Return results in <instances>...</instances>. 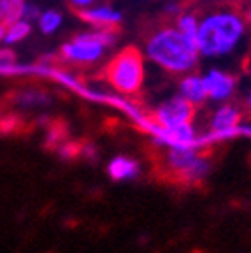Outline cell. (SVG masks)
I'll use <instances>...</instances> for the list:
<instances>
[{"label": "cell", "mask_w": 251, "mask_h": 253, "mask_svg": "<svg viewBox=\"0 0 251 253\" xmlns=\"http://www.w3.org/2000/svg\"><path fill=\"white\" fill-rule=\"evenodd\" d=\"M32 32V23L27 20H16L12 21L11 25H7L5 27V32H4V42L5 44H18L21 42V41H25L28 36H30Z\"/></svg>", "instance_id": "9a60e30c"}, {"label": "cell", "mask_w": 251, "mask_h": 253, "mask_svg": "<svg viewBox=\"0 0 251 253\" xmlns=\"http://www.w3.org/2000/svg\"><path fill=\"white\" fill-rule=\"evenodd\" d=\"M14 102L23 109H42L51 104V97L42 90H25L16 95Z\"/></svg>", "instance_id": "4fadbf2b"}, {"label": "cell", "mask_w": 251, "mask_h": 253, "mask_svg": "<svg viewBox=\"0 0 251 253\" xmlns=\"http://www.w3.org/2000/svg\"><path fill=\"white\" fill-rule=\"evenodd\" d=\"M197 115V107L192 106L186 99H183L179 93L172 95L169 99L162 100L151 113L153 125L160 128H172V126L193 123Z\"/></svg>", "instance_id": "8992f818"}, {"label": "cell", "mask_w": 251, "mask_h": 253, "mask_svg": "<svg viewBox=\"0 0 251 253\" xmlns=\"http://www.w3.org/2000/svg\"><path fill=\"white\" fill-rule=\"evenodd\" d=\"M39 14H41V9L37 7L36 4H32V2H25V7H23V20H27V21H37V18H39Z\"/></svg>", "instance_id": "ac0fdd59"}, {"label": "cell", "mask_w": 251, "mask_h": 253, "mask_svg": "<svg viewBox=\"0 0 251 253\" xmlns=\"http://www.w3.org/2000/svg\"><path fill=\"white\" fill-rule=\"evenodd\" d=\"M250 37L251 28L243 11L232 5H221L199 18L195 41L200 58L221 60L239 55Z\"/></svg>", "instance_id": "6da1fadb"}, {"label": "cell", "mask_w": 251, "mask_h": 253, "mask_svg": "<svg viewBox=\"0 0 251 253\" xmlns=\"http://www.w3.org/2000/svg\"><path fill=\"white\" fill-rule=\"evenodd\" d=\"M174 27L183 32L185 36L195 39L197 28H199V14L193 11H183L179 16L174 18Z\"/></svg>", "instance_id": "e0dca14e"}, {"label": "cell", "mask_w": 251, "mask_h": 253, "mask_svg": "<svg viewBox=\"0 0 251 253\" xmlns=\"http://www.w3.org/2000/svg\"><path fill=\"white\" fill-rule=\"evenodd\" d=\"M4 32H5V27L4 25H0V44L4 42Z\"/></svg>", "instance_id": "603a6c76"}, {"label": "cell", "mask_w": 251, "mask_h": 253, "mask_svg": "<svg viewBox=\"0 0 251 253\" xmlns=\"http://www.w3.org/2000/svg\"><path fill=\"white\" fill-rule=\"evenodd\" d=\"M142 55L170 76H183L197 71L200 62L197 41L185 36L174 23L160 25L146 36Z\"/></svg>", "instance_id": "7a4b0ae2"}, {"label": "cell", "mask_w": 251, "mask_h": 253, "mask_svg": "<svg viewBox=\"0 0 251 253\" xmlns=\"http://www.w3.org/2000/svg\"><path fill=\"white\" fill-rule=\"evenodd\" d=\"M243 111L246 113V115L251 116V88L248 90L246 97H244V100H243Z\"/></svg>", "instance_id": "44dd1931"}, {"label": "cell", "mask_w": 251, "mask_h": 253, "mask_svg": "<svg viewBox=\"0 0 251 253\" xmlns=\"http://www.w3.org/2000/svg\"><path fill=\"white\" fill-rule=\"evenodd\" d=\"M106 172L114 183H130L141 176L142 169L139 160L128 157V155H116L109 160Z\"/></svg>", "instance_id": "7c38bea8"}, {"label": "cell", "mask_w": 251, "mask_h": 253, "mask_svg": "<svg viewBox=\"0 0 251 253\" xmlns=\"http://www.w3.org/2000/svg\"><path fill=\"white\" fill-rule=\"evenodd\" d=\"M63 25V14L58 9H44L37 18V27L44 36H53Z\"/></svg>", "instance_id": "5bb4252c"}, {"label": "cell", "mask_w": 251, "mask_h": 253, "mask_svg": "<svg viewBox=\"0 0 251 253\" xmlns=\"http://www.w3.org/2000/svg\"><path fill=\"white\" fill-rule=\"evenodd\" d=\"M246 2H251V0H246Z\"/></svg>", "instance_id": "cb8c5ba5"}, {"label": "cell", "mask_w": 251, "mask_h": 253, "mask_svg": "<svg viewBox=\"0 0 251 253\" xmlns=\"http://www.w3.org/2000/svg\"><path fill=\"white\" fill-rule=\"evenodd\" d=\"M116 42V28H91L63 42L60 47V60L74 67H91L102 62L106 53Z\"/></svg>", "instance_id": "3957f363"}, {"label": "cell", "mask_w": 251, "mask_h": 253, "mask_svg": "<svg viewBox=\"0 0 251 253\" xmlns=\"http://www.w3.org/2000/svg\"><path fill=\"white\" fill-rule=\"evenodd\" d=\"M243 14H244V18H246L248 25H250V28H251V2H246V7H244Z\"/></svg>", "instance_id": "7402d4cb"}, {"label": "cell", "mask_w": 251, "mask_h": 253, "mask_svg": "<svg viewBox=\"0 0 251 253\" xmlns=\"http://www.w3.org/2000/svg\"><path fill=\"white\" fill-rule=\"evenodd\" d=\"M243 115V107L234 104L232 100L216 104L214 111L209 116L208 134L200 135L202 148L209 146L212 142H225L228 139L236 137L237 134H241Z\"/></svg>", "instance_id": "5b68a950"}, {"label": "cell", "mask_w": 251, "mask_h": 253, "mask_svg": "<svg viewBox=\"0 0 251 253\" xmlns=\"http://www.w3.org/2000/svg\"><path fill=\"white\" fill-rule=\"evenodd\" d=\"M208 90V99L212 104L228 102L237 93V78L230 71H225L220 67H211L202 74Z\"/></svg>", "instance_id": "ba28073f"}, {"label": "cell", "mask_w": 251, "mask_h": 253, "mask_svg": "<svg viewBox=\"0 0 251 253\" xmlns=\"http://www.w3.org/2000/svg\"><path fill=\"white\" fill-rule=\"evenodd\" d=\"M67 2H69V4H71V7H74L76 11H83V9L91 7L97 0H67Z\"/></svg>", "instance_id": "ffe728a7"}, {"label": "cell", "mask_w": 251, "mask_h": 253, "mask_svg": "<svg viewBox=\"0 0 251 253\" xmlns=\"http://www.w3.org/2000/svg\"><path fill=\"white\" fill-rule=\"evenodd\" d=\"M160 164L164 172H167L174 181L181 183L183 178L186 176L190 169L193 167V164L199 160V157L202 155L204 148L199 146H172V148H162Z\"/></svg>", "instance_id": "52a82bcc"}, {"label": "cell", "mask_w": 251, "mask_h": 253, "mask_svg": "<svg viewBox=\"0 0 251 253\" xmlns=\"http://www.w3.org/2000/svg\"><path fill=\"white\" fill-rule=\"evenodd\" d=\"M151 132L155 135V144L160 148H172V146H199L202 148L200 135L197 132L193 123L172 126V128H160L157 125H151Z\"/></svg>", "instance_id": "9c48e42d"}, {"label": "cell", "mask_w": 251, "mask_h": 253, "mask_svg": "<svg viewBox=\"0 0 251 253\" xmlns=\"http://www.w3.org/2000/svg\"><path fill=\"white\" fill-rule=\"evenodd\" d=\"M25 0H0V25H11L12 21L21 20Z\"/></svg>", "instance_id": "2e32d148"}, {"label": "cell", "mask_w": 251, "mask_h": 253, "mask_svg": "<svg viewBox=\"0 0 251 253\" xmlns=\"http://www.w3.org/2000/svg\"><path fill=\"white\" fill-rule=\"evenodd\" d=\"M79 18L93 28H116L123 21V12L111 5H91L78 11Z\"/></svg>", "instance_id": "30bf717a"}, {"label": "cell", "mask_w": 251, "mask_h": 253, "mask_svg": "<svg viewBox=\"0 0 251 253\" xmlns=\"http://www.w3.org/2000/svg\"><path fill=\"white\" fill-rule=\"evenodd\" d=\"M177 93L195 107H202L206 102H209L204 78H202V74H199V72H195V71L179 76V81H177Z\"/></svg>", "instance_id": "8fae6325"}, {"label": "cell", "mask_w": 251, "mask_h": 253, "mask_svg": "<svg viewBox=\"0 0 251 253\" xmlns=\"http://www.w3.org/2000/svg\"><path fill=\"white\" fill-rule=\"evenodd\" d=\"M185 11V7L179 4V2H169V4L164 5V14L167 16V18H176V16H179L181 12Z\"/></svg>", "instance_id": "d6986e66"}, {"label": "cell", "mask_w": 251, "mask_h": 253, "mask_svg": "<svg viewBox=\"0 0 251 253\" xmlns=\"http://www.w3.org/2000/svg\"><path fill=\"white\" fill-rule=\"evenodd\" d=\"M104 78L114 91L125 97L139 95L144 86L146 63L144 55L137 47H123L107 62Z\"/></svg>", "instance_id": "277c9868"}]
</instances>
